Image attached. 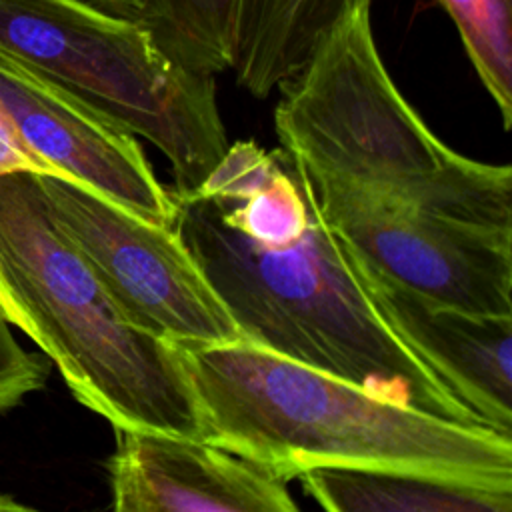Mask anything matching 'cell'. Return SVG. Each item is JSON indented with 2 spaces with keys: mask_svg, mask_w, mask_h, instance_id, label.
<instances>
[{
  "mask_svg": "<svg viewBox=\"0 0 512 512\" xmlns=\"http://www.w3.org/2000/svg\"><path fill=\"white\" fill-rule=\"evenodd\" d=\"M26 508H28V506H24V504H20V502H16V500H12V498L0 494V510H26Z\"/></svg>",
  "mask_w": 512,
  "mask_h": 512,
  "instance_id": "20",
  "label": "cell"
},
{
  "mask_svg": "<svg viewBox=\"0 0 512 512\" xmlns=\"http://www.w3.org/2000/svg\"><path fill=\"white\" fill-rule=\"evenodd\" d=\"M278 156L276 172L258 192L240 202L218 200L228 224L268 248H284L296 242L310 222V204L304 190L282 150H278Z\"/></svg>",
  "mask_w": 512,
  "mask_h": 512,
  "instance_id": "15",
  "label": "cell"
},
{
  "mask_svg": "<svg viewBox=\"0 0 512 512\" xmlns=\"http://www.w3.org/2000/svg\"><path fill=\"white\" fill-rule=\"evenodd\" d=\"M0 108L22 142L62 178L150 222L172 226L174 198L156 178L136 134L4 50Z\"/></svg>",
  "mask_w": 512,
  "mask_h": 512,
  "instance_id": "8",
  "label": "cell"
},
{
  "mask_svg": "<svg viewBox=\"0 0 512 512\" xmlns=\"http://www.w3.org/2000/svg\"><path fill=\"white\" fill-rule=\"evenodd\" d=\"M14 172H28L36 176H62L54 166H50L46 160H42L22 142L12 122L0 108V176L14 174ZM0 316L12 328H16L18 314L10 300V294L2 276H0Z\"/></svg>",
  "mask_w": 512,
  "mask_h": 512,
  "instance_id": "18",
  "label": "cell"
},
{
  "mask_svg": "<svg viewBox=\"0 0 512 512\" xmlns=\"http://www.w3.org/2000/svg\"><path fill=\"white\" fill-rule=\"evenodd\" d=\"M288 164L326 226L364 266L426 300L512 316V230L418 212Z\"/></svg>",
  "mask_w": 512,
  "mask_h": 512,
  "instance_id": "7",
  "label": "cell"
},
{
  "mask_svg": "<svg viewBox=\"0 0 512 512\" xmlns=\"http://www.w3.org/2000/svg\"><path fill=\"white\" fill-rule=\"evenodd\" d=\"M54 224L132 324L172 342L242 340L172 226L150 222L62 176H36Z\"/></svg>",
  "mask_w": 512,
  "mask_h": 512,
  "instance_id": "6",
  "label": "cell"
},
{
  "mask_svg": "<svg viewBox=\"0 0 512 512\" xmlns=\"http://www.w3.org/2000/svg\"><path fill=\"white\" fill-rule=\"evenodd\" d=\"M0 50L154 144L176 196L228 148L214 76L176 60L142 20L84 0H0Z\"/></svg>",
  "mask_w": 512,
  "mask_h": 512,
  "instance_id": "5",
  "label": "cell"
},
{
  "mask_svg": "<svg viewBox=\"0 0 512 512\" xmlns=\"http://www.w3.org/2000/svg\"><path fill=\"white\" fill-rule=\"evenodd\" d=\"M0 276L22 330L72 396L112 428L202 438V416L172 340L118 308L54 224L36 174L0 176Z\"/></svg>",
  "mask_w": 512,
  "mask_h": 512,
  "instance_id": "4",
  "label": "cell"
},
{
  "mask_svg": "<svg viewBox=\"0 0 512 512\" xmlns=\"http://www.w3.org/2000/svg\"><path fill=\"white\" fill-rule=\"evenodd\" d=\"M274 130L310 176L474 226L512 230V170L448 148L378 52L372 0H346L304 66L278 86Z\"/></svg>",
  "mask_w": 512,
  "mask_h": 512,
  "instance_id": "3",
  "label": "cell"
},
{
  "mask_svg": "<svg viewBox=\"0 0 512 512\" xmlns=\"http://www.w3.org/2000/svg\"><path fill=\"white\" fill-rule=\"evenodd\" d=\"M346 252L364 292L396 338L482 426L512 436V316L474 314L426 300Z\"/></svg>",
  "mask_w": 512,
  "mask_h": 512,
  "instance_id": "10",
  "label": "cell"
},
{
  "mask_svg": "<svg viewBox=\"0 0 512 512\" xmlns=\"http://www.w3.org/2000/svg\"><path fill=\"white\" fill-rule=\"evenodd\" d=\"M116 512H296L286 480L206 438L114 428Z\"/></svg>",
  "mask_w": 512,
  "mask_h": 512,
  "instance_id": "9",
  "label": "cell"
},
{
  "mask_svg": "<svg viewBox=\"0 0 512 512\" xmlns=\"http://www.w3.org/2000/svg\"><path fill=\"white\" fill-rule=\"evenodd\" d=\"M238 0H164L154 32L184 66L220 74L230 70L232 32Z\"/></svg>",
  "mask_w": 512,
  "mask_h": 512,
  "instance_id": "14",
  "label": "cell"
},
{
  "mask_svg": "<svg viewBox=\"0 0 512 512\" xmlns=\"http://www.w3.org/2000/svg\"><path fill=\"white\" fill-rule=\"evenodd\" d=\"M46 376V358L26 352L12 334V326L0 316V412L42 390Z\"/></svg>",
  "mask_w": 512,
  "mask_h": 512,
  "instance_id": "17",
  "label": "cell"
},
{
  "mask_svg": "<svg viewBox=\"0 0 512 512\" xmlns=\"http://www.w3.org/2000/svg\"><path fill=\"white\" fill-rule=\"evenodd\" d=\"M346 0H238L230 70L236 84L266 98L308 60Z\"/></svg>",
  "mask_w": 512,
  "mask_h": 512,
  "instance_id": "11",
  "label": "cell"
},
{
  "mask_svg": "<svg viewBox=\"0 0 512 512\" xmlns=\"http://www.w3.org/2000/svg\"><path fill=\"white\" fill-rule=\"evenodd\" d=\"M278 162V150L264 152L254 142L228 144L226 152L202 184L194 192L178 198H210L220 202L246 200L272 178Z\"/></svg>",
  "mask_w": 512,
  "mask_h": 512,
  "instance_id": "16",
  "label": "cell"
},
{
  "mask_svg": "<svg viewBox=\"0 0 512 512\" xmlns=\"http://www.w3.org/2000/svg\"><path fill=\"white\" fill-rule=\"evenodd\" d=\"M304 196L310 204L304 234L284 248H268L228 224L218 200L172 194V228L242 340L344 378L380 398L482 426L384 324L344 244L306 192Z\"/></svg>",
  "mask_w": 512,
  "mask_h": 512,
  "instance_id": "2",
  "label": "cell"
},
{
  "mask_svg": "<svg viewBox=\"0 0 512 512\" xmlns=\"http://www.w3.org/2000/svg\"><path fill=\"white\" fill-rule=\"evenodd\" d=\"M174 346L202 438L286 482L312 468H358L512 492V436L380 398L244 340Z\"/></svg>",
  "mask_w": 512,
  "mask_h": 512,
  "instance_id": "1",
  "label": "cell"
},
{
  "mask_svg": "<svg viewBox=\"0 0 512 512\" xmlns=\"http://www.w3.org/2000/svg\"><path fill=\"white\" fill-rule=\"evenodd\" d=\"M434 2L452 18L464 52L508 130L512 124V0Z\"/></svg>",
  "mask_w": 512,
  "mask_h": 512,
  "instance_id": "13",
  "label": "cell"
},
{
  "mask_svg": "<svg viewBox=\"0 0 512 512\" xmlns=\"http://www.w3.org/2000/svg\"><path fill=\"white\" fill-rule=\"evenodd\" d=\"M298 478L330 512H512V492L412 472L312 468Z\"/></svg>",
  "mask_w": 512,
  "mask_h": 512,
  "instance_id": "12",
  "label": "cell"
},
{
  "mask_svg": "<svg viewBox=\"0 0 512 512\" xmlns=\"http://www.w3.org/2000/svg\"><path fill=\"white\" fill-rule=\"evenodd\" d=\"M84 2L126 18L142 20L150 24L152 30L160 22L162 8H164V0H84Z\"/></svg>",
  "mask_w": 512,
  "mask_h": 512,
  "instance_id": "19",
  "label": "cell"
}]
</instances>
